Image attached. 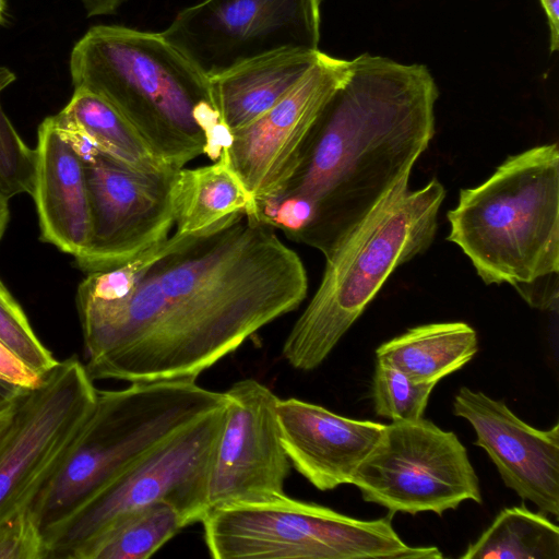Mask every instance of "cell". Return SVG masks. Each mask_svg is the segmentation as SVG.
<instances>
[{"label": "cell", "instance_id": "1", "mask_svg": "<svg viewBox=\"0 0 559 559\" xmlns=\"http://www.w3.org/2000/svg\"><path fill=\"white\" fill-rule=\"evenodd\" d=\"M274 229L242 214L204 236L173 233L128 263L131 275L87 273L76 306L90 377L197 379L296 310L307 272Z\"/></svg>", "mask_w": 559, "mask_h": 559}, {"label": "cell", "instance_id": "2", "mask_svg": "<svg viewBox=\"0 0 559 559\" xmlns=\"http://www.w3.org/2000/svg\"><path fill=\"white\" fill-rule=\"evenodd\" d=\"M438 87L427 67L362 53L319 114L284 190L262 223L329 255L402 181L436 131Z\"/></svg>", "mask_w": 559, "mask_h": 559}, {"label": "cell", "instance_id": "3", "mask_svg": "<svg viewBox=\"0 0 559 559\" xmlns=\"http://www.w3.org/2000/svg\"><path fill=\"white\" fill-rule=\"evenodd\" d=\"M74 90L112 105L173 169L207 154L214 160L229 133L211 81L160 33L97 25L70 56Z\"/></svg>", "mask_w": 559, "mask_h": 559}, {"label": "cell", "instance_id": "4", "mask_svg": "<svg viewBox=\"0 0 559 559\" xmlns=\"http://www.w3.org/2000/svg\"><path fill=\"white\" fill-rule=\"evenodd\" d=\"M443 185L409 190L400 182L361 225L325 258L321 282L289 331L283 358L301 371L318 368L362 314L390 275L432 243Z\"/></svg>", "mask_w": 559, "mask_h": 559}, {"label": "cell", "instance_id": "5", "mask_svg": "<svg viewBox=\"0 0 559 559\" xmlns=\"http://www.w3.org/2000/svg\"><path fill=\"white\" fill-rule=\"evenodd\" d=\"M447 218V239L468 258L484 284L518 288L557 276L558 144L509 156L484 182L461 189Z\"/></svg>", "mask_w": 559, "mask_h": 559}, {"label": "cell", "instance_id": "6", "mask_svg": "<svg viewBox=\"0 0 559 559\" xmlns=\"http://www.w3.org/2000/svg\"><path fill=\"white\" fill-rule=\"evenodd\" d=\"M226 403L225 392L197 379L98 390L72 449L31 506L45 538L153 449Z\"/></svg>", "mask_w": 559, "mask_h": 559}, {"label": "cell", "instance_id": "7", "mask_svg": "<svg viewBox=\"0 0 559 559\" xmlns=\"http://www.w3.org/2000/svg\"><path fill=\"white\" fill-rule=\"evenodd\" d=\"M392 515L358 520L283 495L207 511L201 523L215 559H438L437 547L406 545Z\"/></svg>", "mask_w": 559, "mask_h": 559}, {"label": "cell", "instance_id": "8", "mask_svg": "<svg viewBox=\"0 0 559 559\" xmlns=\"http://www.w3.org/2000/svg\"><path fill=\"white\" fill-rule=\"evenodd\" d=\"M225 406L153 449L46 535L49 559H72L122 516L156 501L173 503L188 524L207 513V483Z\"/></svg>", "mask_w": 559, "mask_h": 559}, {"label": "cell", "instance_id": "9", "mask_svg": "<svg viewBox=\"0 0 559 559\" xmlns=\"http://www.w3.org/2000/svg\"><path fill=\"white\" fill-rule=\"evenodd\" d=\"M352 484L365 501L393 514L431 511L442 515L466 500L483 502L466 448L454 432L423 417L386 425Z\"/></svg>", "mask_w": 559, "mask_h": 559}, {"label": "cell", "instance_id": "10", "mask_svg": "<svg viewBox=\"0 0 559 559\" xmlns=\"http://www.w3.org/2000/svg\"><path fill=\"white\" fill-rule=\"evenodd\" d=\"M98 389L75 356L23 389L13 431L0 451V522L29 508L57 473L92 413Z\"/></svg>", "mask_w": 559, "mask_h": 559}, {"label": "cell", "instance_id": "11", "mask_svg": "<svg viewBox=\"0 0 559 559\" xmlns=\"http://www.w3.org/2000/svg\"><path fill=\"white\" fill-rule=\"evenodd\" d=\"M160 34L211 80L271 52L318 50L320 0H203Z\"/></svg>", "mask_w": 559, "mask_h": 559}, {"label": "cell", "instance_id": "12", "mask_svg": "<svg viewBox=\"0 0 559 559\" xmlns=\"http://www.w3.org/2000/svg\"><path fill=\"white\" fill-rule=\"evenodd\" d=\"M90 204L91 234L75 257L86 273L120 267L166 241L175 229V174L132 171L95 152L82 159Z\"/></svg>", "mask_w": 559, "mask_h": 559}, {"label": "cell", "instance_id": "13", "mask_svg": "<svg viewBox=\"0 0 559 559\" xmlns=\"http://www.w3.org/2000/svg\"><path fill=\"white\" fill-rule=\"evenodd\" d=\"M348 71L349 60L321 52L310 70L277 104L250 124L229 133L221 152L255 209L284 190L300 162L319 114Z\"/></svg>", "mask_w": 559, "mask_h": 559}, {"label": "cell", "instance_id": "14", "mask_svg": "<svg viewBox=\"0 0 559 559\" xmlns=\"http://www.w3.org/2000/svg\"><path fill=\"white\" fill-rule=\"evenodd\" d=\"M225 394L224 423L209 475L207 509L285 495L290 462L281 441L278 397L254 379L234 383Z\"/></svg>", "mask_w": 559, "mask_h": 559}, {"label": "cell", "instance_id": "15", "mask_svg": "<svg viewBox=\"0 0 559 559\" xmlns=\"http://www.w3.org/2000/svg\"><path fill=\"white\" fill-rule=\"evenodd\" d=\"M453 414L466 419L497 467L504 485L543 513L559 515V424L537 429L519 418L502 401L462 386Z\"/></svg>", "mask_w": 559, "mask_h": 559}, {"label": "cell", "instance_id": "16", "mask_svg": "<svg viewBox=\"0 0 559 559\" xmlns=\"http://www.w3.org/2000/svg\"><path fill=\"white\" fill-rule=\"evenodd\" d=\"M276 414L290 464L321 491L352 484L386 426L344 417L295 397L278 399Z\"/></svg>", "mask_w": 559, "mask_h": 559}, {"label": "cell", "instance_id": "17", "mask_svg": "<svg viewBox=\"0 0 559 559\" xmlns=\"http://www.w3.org/2000/svg\"><path fill=\"white\" fill-rule=\"evenodd\" d=\"M32 194L40 237L59 250L81 254L91 234V204L82 157L51 117L38 128Z\"/></svg>", "mask_w": 559, "mask_h": 559}, {"label": "cell", "instance_id": "18", "mask_svg": "<svg viewBox=\"0 0 559 559\" xmlns=\"http://www.w3.org/2000/svg\"><path fill=\"white\" fill-rule=\"evenodd\" d=\"M51 119L82 159L98 152L135 173L171 175L178 171L156 155L112 105L93 92L74 90L68 105Z\"/></svg>", "mask_w": 559, "mask_h": 559}, {"label": "cell", "instance_id": "19", "mask_svg": "<svg viewBox=\"0 0 559 559\" xmlns=\"http://www.w3.org/2000/svg\"><path fill=\"white\" fill-rule=\"evenodd\" d=\"M320 53L319 49L280 50L211 79L222 126L230 133L257 120L300 81Z\"/></svg>", "mask_w": 559, "mask_h": 559}, {"label": "cell", "instance_id": "20", "mask_svg": "<svg viewBox=\"0 0 559 559\" xmlns=\"http://www.w3.org/2000/svg\"><path fill=\"white\" fill-rule=\"evenodd\" d=\"M174 233L200 237L246 214L255 218V204L221 152L213 164L181 168L174 178Z\"/></svg>", "mask_w": 559, "mask_h": 559}, {"label": "cell", "instance_id": "21", "mask_svg": "<svg viewBox=\"0 0 559 559\" xmlns=\"http://www.w3.org/2000/svg\"><path fill=\"white\" fill-rule=\"evenodd\" d=\"M478 352L476 331L465 322L418 325L376 349L377 360L419 382H436L460 370Z\"/></svg>", "mask_w": 559, "mask_h": 559}, {"label": "cell", "instance_id": "22", "mask_svg": "<svg viewBox=\"0 0 559 559\" xmlns=\"http://www.w3.org/2000/svg\"><path fill=\"white\" fill-rule=\"evenodd\" d=\"M188 525L173 503L156 501L116 521L72 559H147Z\"/></svg>", "mask_w": 559, "mask_h": 559}, {"label": "cell", "instance_id": "23", "mask_svg": "<svg viewBox=\"0 0 559 559\" xmlns=\"http://www.w3.org/2000/svg\"><path fill=\"white\" fill-rule=\"evenodd\" d=\"M461 559H559V528L524 504L502 509Z\"/></svg>", "mask_w": 559, "mask_h": 559}, {"label": "cell", "instance_id": "24", "mask_svg": "<svg viewBox=\"0 0 559 559\" xmlns=\"http://www.w3.org/2000/svg\"><path fill=\"white\" fill-rule=\"evenodd\" d=\"M436 382H419L383 361L377 360L372 378V399L378 416L392 421L423 417Z\"/></svg>", "mask_w": 559, "mask_h": 559}, {"label": "cell", "instance_id": "25", "mask_svg": "<svg viewBox=\"0 0 559 559\" xmlns=\"http://www.w3.org/2000/svg\"><path fill=\"white\" fill-rule=\"evenodd\" d=\"M15 81V74L0 67V95ZM35 168V151L25 144L0 100V191L8 198L32 194Z\"/></svg>", "mask_w": 559, "mask_h": 559}, {"label": "cell", "instance_id": "26", "mask_svg": "<svg viewBox=\"0 0 559 559\" xmlns=\"http://www.w3.org/2000/svg\"><path fill=\"white\" fill-rule=\"evenodd\" d=\"M0 341L40 376L59 361L38 338L24 310L1 281Z\"/></svg>", "mask_w": 559, "mask_h": 559}, {"label": "cell", "instance_id": "27", "mask_svg": "<svg viewBox=\"0 0 559 559\" xmlns=\"http://www.w3.org/2000/svg\"><path fill=\"white\" fill-rule=\"evenodd\" d=\"M49 554L44 532L31 507L0 522V559H49Z\"/></svg>", "mask_w": 559, "mask_h": 559}, {"label": "cell", "instance_id": "28", "mask_svg": "<svg viewBox=\"0 0 559 559\" xmlns=\"http://www.w3.org/2000/svg\"><path fill=\"white\" fill-rule=\"evenodd\" d=\"M21 393L12 402L0 408V451L13 431Z\"/></svg>", "mask_w": 559, "mask_h": 559}, {"label": "cell", "instance_id": "29", "mask_svg": "<svg viewBox=\"0 0 559 559\" xmlns=\"http://www.w3.org/2000/svg\"><path fill=\"white\" fill-rule=\"evenodd\" d=\"M549 25L550 51L555 52L559 48V0H539Z\"/></svg>", "mask_w": 559, "mask_h": 559}, {"label": "cell", "instance_id": "30", "mask_svg": "<svg viewBox=\"0 0 559 559\" xmlns=\"http://www.w3.org/2000/svg\"><path fill=\"white\" fill-rule=\"evenodd\" d=\"M88 16L112 14L123 0H81Z\"/></svg>", "mask_w": 559, "mask_h": 559}, {"label": "cell", "instance_id": "31", "mask_svg": "<svg viewBox=\"0 0 559 559\" xmlns=\"http://www.w3.org/2000/svg\"><path fill=\"white\" fill-rule=\"evenodd\" d=\"M22 390V388L0 380V408L12 402Z\"/></svg>", "mask_w": 559, "mask_h": 559}, {"label": "cell", "instance_id": "32", "mask_svg": "<svg viewBox=\"0 0 559 559\" xmlns=\"http://www.w3.org/2000/svg\"><path fill=\"white\" fill-rule=\"evenodd\" d=\"M9 221V199L0 191V240Z\"/></svg>", "mask_w": 559, "mask_h": 559}, {"label": "cell", "instance_id": "33", "mask_svg": "<svg viewBox=\"0 0 559 559\" xmlns=\"http://www.w3.org/2000/svg\"><path fill=\"white\" fill-rule=\"evenodd\" d=\"M3 13H4V0H0V23L3 20Z\"/></svg>", "mask_w": 559, "mask_h": 559}]
</instances>
